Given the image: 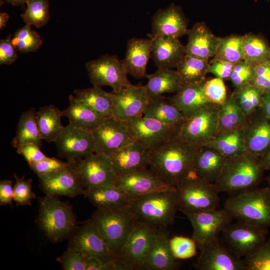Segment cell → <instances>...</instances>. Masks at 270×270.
Segmentation results:
<instances>
[{
  "label": "cell",
  "mask_w": 270,
  "mask_h": 270,
  "mask_svg": "<svg viewBox=\"0 0 270 270\" xmlns=\"http://www.w3.org/2000/svg\"><path fill=\"white\" fill-rule=\"evenodd\" d=\"M198 148L178 136L150 151L148 168L166 184L176 188L194 174Z\"/></svg>",
  "instance_id": "obj_1"
},
{
  "label": "cell",
  "mask_w": 270,
  "mask_h": 270,
  "mask_svg": "<svg viewBox=\"0 0 270 270\" xmlns=\"http://www.w3.org/2000/svg\"><path fill=\"white\" fill-rule=\"evenodd\" d=\"M265 171L260 158L246 150L227 158L214 184L219 193L232 194L258 187L264 178Z\"/></svg>",
  "instance_id": "obj_2"
},
{
  "label": "cell",
  "mask_w": 270,
  "mask_h": 270,
  "mask_svg": "<svg viewBox=\"0 0 270 270\" xmlns=\"http://www.w3.org/2000/svg\"><path fill=\"white\" fill-rule=\"evenodd\" d=\"M224 208L237 221L268 228L270 188L258 186L230 194Z\"/></svg>",
  "instance_id": "obj_3"
},
{
  "label": "cell",
  "mask_w": 270,
  "mask_h": 270,
  "mask_svg": "<svg viewBox=\"0 0 270 270\" xmlns=\"http://www.w3.org/2000/svg\"><path fill=\"white\" fill-rule=\"evenodd\" d=\"M130 210L138 219L158 228H167L178 210L176 188L135 197Z\"/></svg>",
  "instance_id": "obj_4"
},
{
  "label": "cell",
  "mask_w": 270,
  "mask_h": 270,
  "mask_svg": "<svg viewBox=\"0 0 270 270\" xmlns=\"http://www.w3.org/2000/svg\"><path fill=\"white\" fill-rule=\"evenodd\" d=\"M38 202L37 222L48 239L56 243L69 238L76 228L72 206L48 195L39 198Z\"/></svg>",
  "instance_id": "obj_5"
},
{
  "label": "cell",
  "mask_w": 270,
  "mask_h": 270,
  "mask_svg": "<svg viewBox=\"0 0 270 270\" xmlns=\"http://www.w3.org/2000/svg\"><path fill=\"white\" fill-rule=\"evenodd\" d=\"M90 219L110 250L118 258L138 220L136 216L130 209L97 208Z\"/></svg>",
  "instance_id": "obj_6"
},
{
  "label": "cell",
  "mask_w": 270,
  "mask_h": 270,
  "mask_svg": "<svg viewBox=\"0 0 270 270\" xmlns=\"http://www.w3.org/2000/svg\"><path fill=\"white\" fill-rule=\"evenodd\" d=\"M178 210L182 213L198 212L218 206L219 192L214 184L196 176H188L176 188Z\"/></svg>",
  "instance_id": "obj_7"
},
{
  "label": "cell",
  "mask_w": 270,
  "mask_h": 270,
  "mask_svg": "<svg viewBox=\"0 0 270 270\" xmlns=\"http://www.w3.org/2000/svg\"><path fill=\"white\" fill-rule=\"evenodd\" d=\"M183 122L166 124L142 115L124 122L132 140L150 150L179 136Z\"/></svg>",
  "instance_id": "obj_8"
},
{
  "label": "cell",
  "mask_w": 270,
  "mask_h": 270,
  "mask_svg": "<svg viewBox=\"0 0 270 270\" xmlns=\"http://www.w3.org/2000/svg\"><path fill=\"white\" fill-rule=\"evenodd\" d=\"M158 228L138 219L118 258L126 270H140L156 238Z\"/></svg>",
  "instance_id": "obj_9"
},
{
  "label": "cell",
  "mask_w": 270,
  "mask_h": 270,
  "mask_svg": "<svg viewBox=\"0 0 270 270\" xmlns=\"http://www.w3.org/2000/svg\"><path fill=\"white\" fill-rule=\"evenodd\" d=\"M220 106L211 104L184 120L180 137L191 145L199 147L213 140L219 133Z\"/></svg>",
  "instance_id": "obj_10"
},
{
  "label": "cell",
  "mask_w": 270,
  "mask_h": 270,
  "mask_svg": "<svg viewBox=\"0 0 270 270\" xmlns=\"http://www.w3.org/2000/svg\"><path fill=\"white\" fill-rule=\"evenodd\" d=\"M224 243L238 258H242L256 251L268 238V228L237 221L222 230Z\"/></svg>",
  "instance_id": "obj_11"
},
{
  "label": "cell",
  "mask_w": 270,
  "mask_h": 270,
  "mask_svg": "<svg viewBox=\"0 0 270 270\" xmlns=\"http://www.w3.org/2000/svg\"><path fill=\"white\" fill-rule=\"evenodd\" d=\"M86 68L94 86H110L116 92L132 84L124 64L115 56L104 55L90 60Z\"/></svg>",
  "instance_id": "obj_12"
},
{
  "label": "cell",
  "mask_w": 270,
  "mask_h": 270,
  "mask_svg": "<svg viewBox=\"0 0 270 270\" xmlns=\"http://www.w3.org/2000/svg\"><path fill=\"white\" fill-rule=\"evenodd\" d=\"M184 214L193 228L192 238L200 250L218 238L219 233L234 219L224 208Z\"/></svg>",
  "instance_id": "obj_13"
},
{
  "label": "cell",
  "mask_w": 270,
  "mask_h": 270,
  "mask_svg": "<svg viewBox=\"0 0 270 270\" xmlns=\"http://www.w3.org/2000/svg\"><path fill=\"white\" fill-rule=\"evenodd\" d=\"M68 248L87 257L106 262L118 261L90 218L76 228L69 237Z\"/></svg>",
  "instance_id": "obj_14"
},
{
  "label": "cell",
  "mask_w": 270,
  "mask_h": 270,
  "mask_svg": "<svg viewBox=\"0 0 270 270\" xmlns=\"http://www.w3.org/2000/svg\"><path fill=\"white\" fill-rule=\"evenodd\" d=\"M69 162L64 168L38 176L40 188L46 195L74 197L84 194L78 162Z\"/></svg>",
  "instance_id": "obj_15"
},
{
  "label": "cell",
  "mask_w": 270,
  "mask_h": 270,
  "mask_svg": "<svg viewBox=\"0 0 270 270\" xmlns=\"http://www.w3.org/2000/svg\"><path fill=\"white\" fill-rule=\"evenodd\" d=\"M58 154L68 162H76L94 153L92 132L68 124L54 142Z\"/></svg>",
  "instance_id": "obj_16"
},
{
  "label": "cell",
  "mask_w": 270,
  "mask_h": 270,
  "mask_svg": "<svg viewBox=\"0 0 270 270\" xmlns=\"http://www.w3.org/2000/svg\"><path fill=\"white\" fill-rule=\"evenodd\" d=\"M194 268L198 270H246L244 260L236 257L219 238L200 250Z\"/></svg>",
  "instance_id": "obj_17"
},
{
  "label": "cell",
  "mask_w": 270,
  "mask_h": 270,
  "mask_svg": "<svg viewBox=\"0 0 270 270\" xmlns=\"http://www.w3.org/2000/svg\"><path fill=\"white\" fill-rule=\"evenodd\" d=\"M78 168L86 191L114 184L116 174L106 154L94 152L78 161Z\"/></svg>",
  "instance_id": "obj_18"
},
{
  "label": "cell",
  "mask_w": 270,
  "mask_h": 270,
  "mask_svg": "<svg viewBox=\"0 0 270 270\" xmlns=\"http://www.w3.org/2000/svg\"><path fill=\"white\" fill-rule=\"evenodd\" d=\"M112 93L113 118L123 122L142 116L150 101L145 86L132 84Z\"/></svg>",
  "instance_id": "obj_19"
},
{
  "label": "cell",
  "mask_w": 270,
  "mask_h": 270,
  "mask_svg": "<svg viewBox=\"0 0 270 270\" xmlns=\"http://www.w3.org/2000/svg\"><path fill=\"white\" fill-rule=\"evenodd\" d=\"M114 184L134 198L155 192L176 188L166 184L148 167L116 176Z\"/></svg>",
  "instance_id": "obj_20"
},
{
  "label": "cell",
  "mask_w": 270,
  "mask_h": 270,
  "mask_svg": "<svg viewBox=\"0 0 270 270\" xmlns=\"http://www.w3.org/2000/svg\"><path fill=\"white\" fill-rule=\"evenodd\" d=\"M92 134L94 152L108 156L132 142L126 124L114 118L105 119Z\"/></svg>",
  "instance_id": "obj_21"
},
{
  "label": "cell",
  "mask_w": 270,
  "mask_h": 270,
  "mask_svg": "<svg viewBox=\"0 0 270 270\" xmlns=\"http://www.w3.org/2000/svg\"><path fill=\"white\" fill-rule=\"evenodd\" d=\"M242 131L247 151L260 158L270 149V120L260 108L248 118Z\"/></svg>",
  "instance_id": "obj_22"
},
{
  "label": "cell",
  "mask_w": 270,
  "mask_h": 270,
  "mask_svg": "<svg viewBox=\"0 0 270 270\" xmlns=\"http://www.w3.org/2000/svg\"><path fill=\"white\" fill-rule=\"evenodd\" d=\"M188 20L180 6L172 4L165 9H159L152 20V34L179 38L188 34Z\"/></svg>",
  "instance_id": "obj_23"
},
{
  "label": "cell",
  "mask_w": 270,
  "mask_h": 270,
  "mask_svg": "<svg viewBox=\"0 0 270 270\" xmlns=\"http://www.w3.org/2000/svg\"><path fill=\"white\" fill-rule=\"evenodd\" d=\"M151 58L158 69L176 68L185 54L184 46L178 38L150 34Z\"/></svg>",
  "instance_id": "obj_24"
},
{
  "label": "cell",
  "mask_w": 270,
  "mask_h": 270,
  "mask_svg": "<svg viewBox=\"0 0 270 270\" xmlns=\"http://www.w3.org/2000/svg\"><path fill=\"white\" fill-rule=\"evenodd\" d=\"M167 228H159L156 238L140 270H176L179 262L170 246Z\"/></svg>",
  "instance_id": "obj_25"
},
{
  "label": "cell",
  "mask_w": 270,
  "mask_h": 270,
  "mask_svg": "<svg viewBox=\"0 0 270 270\" xmlns=\"http://www.w3.org/2000/svg\"><path fill=\"white\" fill-rule=\"evenodd\" d=\"M185 54L208 60L214 56L220 38L214 35L204 22H198L188 30Z\"/></svg>",
  "instance_id": "obj_26"
},
{
  "label": "cell",
  "mask_w": 270,
  "mask_h": 270,
  "mask_svg": "<svg viewBox=\"0 0 270 270\" xmlns=\"http://www.w3.org/2000/svg\"><path fill=\"white\" fill-rule=\"evenodd\" d=\"M150 151L132 142L113 152L109 156L116 176L148 167Z\"/></svg>",
  "instance_id": "obj_27"
},
{
  "label": "cell",
  "mask_w": 270,
  "mask_h": 270,
  "mask_svg": "<svg viewBox=\"0 0 270 270\" xmlns=\"http://www.w3.org/2000/svg\"><path fill=\"white\" fill-rule=\"evenodd\" d=\"M151 46L150 38H132L128 40L126 56L122 61L128 74L137 79L146 77V67L151 57Z\"/></svg>",
  "instance_id": "obj_28"
},
{
  "label": "cell",
  "mask_w": 270,
  "mask_h": 270,
  "mask_svg": "<svg viewBox=\"0 0 270 270\" xmlns=\"http://www.w3.org/2000/svg\"><path fill=\"white\" fill-rule=\"evenodd\" d=\"M206 80L182 85L173 96L170 98L185 118L212 104L204 94V86Z\"/></svg>",
  "instance_id": "obj_29"
},
{
  "label": "cell",
  "mask_w": 270,
  "mask_h": 270,
  "mask_svg": "<svg viewBox=\"0 0 270 270\" xmlns=\"http://www.w3.org/2000/svg\"><path fill=\"white\" fill-rule=\"evenodd\" d=\"M84 195L97 208L112 210L130 209L134 198L114 184L87 190Z\"/></svg>",
  "instance_id": "obj_30"
},
{
  "label": "cell",
  "mask_w": 270,
  "mask_h": 270,
  "mask_svg": "<svg viewBox=\"0 0 270 270\" xmlns=\"http://www.w3.org/2000/svg\"><path fill=\"white\" fill-rule=\"evenodd\" d=\"M227 158L212 147L206 145L199 146L194 160V174L206 182L214 184Z\"/></svg>",
  "instance_id": "obj_31"
},
{
  "label": "cell",
  "mask_w": 270,
  "mask_h": 270,
  "mask_svg": "<svg viewBox=\"0 0 270 270\" xmlns=\"http://www.w3.org/2000/svg\"><path fill=\"white\" fill-rule=\"evenodd\" d=\"M69 105L62 110L63 116L68 118L69 124L84 130L92 132L105 119L92 110L74 96H69Z\"/></svg>",
  "instance_id": "obj_32"
},
{
  "label": "cell",
  "mask_w": 270,
  "mask_h": 270,
  "mask_svg": "<svg viewBox=\"0 0 270 270\" xmlns=\"http://www.w3.org/2000/svg\"><path fill=\"white\" fill-rule=\"evenodd\" d=\"M145 86L150 100L164 93H176L182 86L181 78L172 68L158 69L154 73L147 74Z\"/></svg>",
  "instance_id": "obj_33"
},
{
  "label": "cell",
  "mask_w": 270,
  "mask_h": 270,
  "mask_svg": "<svg viewBox=\"0 0 270 270\" xmlns=\"http://www.w3.org/2000/svg\"><path fill=\"white\" fill-rule=\"evenodd\" d=\"M74 96L84 103L92 110L104 118H113L112 93L103 90L101 86L76 89Z\"/></svg>",
  "instance_id": "obj_34"
},
{
  "label": "cell",
  "mask_w": 270,
  "mask_h": 270,
  "mask_svg": "<svg viewBox=\"0 0 270 270\" xmlns=\"http://www.w3.org/2000/svg\"><path fill=\"white\" fill-rule=\"evenodd\" d=\"M62 116V111L52 104L42 106L36 112V123L42 140L54 142L64 128L61 123Z\"/></svg>",
  "instance_id": "obj_35"
},
{
  "label": "cell",
  "mask_w": 270,
  "mask_h": 270,
  "mask_svg": "<svg viewBox=\"0 0 270 270\" xmlns=\"http://www.w3.org/2000/svg\"><path fill=\"white\" fill-rule=\"evenodd\" d=\"M42 141L36 123L35 109L32 108L24 111L19 118L12 146L17 148L22 144L31 143L40 148Z\"/></svg>",
  "instance_id": "obj_36"
},
{
  "label": "cell",
  "mask_w": 270,
  "mask_h": 270,
  "mask_svg": "<svg viewBox=\"0 0 270 270\" xmlns=\"http://www.w3.org/2000/svg\"><path fill=\"white\" fill-rule=\"evenodd\" d=\"M142 116L156 119L166 124L182 122L186 118L170 98L162 95L150 101Z\"/></svg>",
  "instance_id": "obj_37"
},
{
  "label": "cell",
  "mask_w": 270,
  "mask_h": 270,
  "mask_svg": "<svg viewBox=\"0 0 270 270\" xmlns=\"http://www.w3.org/2000/svg\"><path fill=\"white\" fill-rule=\"evenodd\" d=\"M248 118L232 94L220 106L218 112L219 133L242 129Z\"/></svg>",
  "instance_id": "obj_38"
},
{
  "label": "cell",
  "mask_w": 270,
  "mask_h": 270,
  "mask_svg": "<svg viewBox=\"0 0 270 270\" xmlns=\"http://www.w3.org/2000/svg\"><path fill=\"white\" fill-rule=\"evenodd\" d=\"M206 146L216 150L226 158L246 151L242 129L218 133L213 140Z\"/></svg>",
  "instance_id": "obj_39"
},
{
  "label": "cell",
  "mask_w": 270,
  "mask_h": 270,
  "mask_svg": "<svg viewBox=\"0 0 270 270\" xmlns=\"http://www.w3.org/2000/svg\"><path fill=\"white\" fill-rule=\"evenodd\" d=\"M270 58V46L263 36L252 32L244 36V60L254 66Z\"/></svg>",
  "instance_id": "obj_40"
},
{
  "label": "cell",
  "mask_w": 270,
  "mask_h": 270,
  "mask_svg": "<svg viewBox=\"0 0 270 270\" xmlns=\"http://www.w3.org/2000/svg\"><path fill=\"white\" fill-rule=\"evenodd\" d=\"M209 64L185 54L178 63L176 70L180 74L182 85L200 82L206 80Z\"/></svg>",
  "instance_id": "obj_41"
},
{
  "label": "cell",
  "mask_w": 270,
  "mask_h": 270,
  "mask_svg": "<svg viewBox=\"0 0 270 270\" xmlns=\"http://www.w3.org/2000/svg\"><path fill=\"white\" fill-rule=\"evenodd\" d=\"M232 96L248 118L260 108L263 94L250 84L235 88Z\"/></svg>",
  "instance_id": "obj_42"
},
{
  "label": "cell",
  "mask_w": 270,
  "mask_h": 270,
  "mask_svg": "<svg viewBox=\"0 0 270 270\" xmlns=\"http://www.w3.org/2000/svg\"><path fill=\"white\" fill-rule=\"evenodd\" d=\"M244 36L220 38L214 58L236 64L243 60Z\"/></svg>",
  "instance_id": "obj_43"
},
{
  "label": "cell",
  "mask_w": 270,
  "mask_h": 270,
  "mask_svg": "<svg viewBox=\"0 0 270 270\" xmlns=\"http://www.w3.org/2000/svg\"><path fill=\"white\" fill-rule=\"evenodd\" d=\"M20 16L26 24L41 28L48 23L50 18L48 0H28Z\"/></svg>",
  "instance_id": "obj_44"
},
{
  "label": "cell",
  "mask_w": 270,
  "mask_h": 270,
  "mask_svg": "<svg viewBox=\"0 0 270 270\" xmlns=\"http://www.w3.org/2000/svg\"><path fill=\"white\" fill-rule=\"evenodd\" d=\"M12 42L17 51L22 53L36 52L42 44L40 36L27 24L15 32Z\"/></svg>",
  "instance_id": "obj_45"
},
{
  "label": "cell",
  "mask_w": 270,
  "mask_h": 270,
  "mask_svg": "<svg viewBox=\"0 0 270 270\" xmlns=\"http://www.w3.org/2000/svg\"><path fill=\"white\" fill-rule=\"evenodd\" d=\"M243 260L246 270H270V237L256 251Z\"/></svg>",
  "instance_id": "obj_46"
},
{
  "label": "cell",
  "mask_w": 270,
  "mask_h": 270,
  "mask_svg": "<svg viewBox=\"0 0 270 270\" xmlns=\"http://www.w3.org/2000/svg\"><path fill=\"white\" fill-rule=\"evenodd\" d=\"M170 246L174 256L178 260L190 258L197 253V244L192 238L174 236L170 238Z\"/></svg>",
  "instance_id": "obj_47"
},
{
  "label": "cell",
  "mask_w": 270,
  "mask_h": 270,
  "mask_svg": "<svg viewBox=\"0 0 270 270\" xmlns=\"http://www.w3.org/2000/svg\"><path fill=\"white\" fill-rule=\"evenodd\" d=\"M14 177L16 183L14 186V200L17 206H29L32 199L36 198L32 190V179L25 180L24 176L20 178L16 174Z\"/></svg>",
  "instance_id": "obj_48"
},
{
  "label": "cell",
  "mask_w": 270,
  "mask_h": 270,
  "mask_svg": "<svg viewBox=\"0 0 270 270\" xmlns=\"http://www.w3.org/2000/svg\"><path fill=\"white\" fill-rule=\"evenodd\" d=\"M204 90L207 99L213 104L220 106L228 97L224 80L218 78L206 80Z\"/></svg>",
  "instance_id": "obj_49"
},
{
  "label": "cell",
  "mask_w": 270,
  "mask_h": 270,
  "mask_svg": "<svg viewBox=\"0 0 270 270\" xmlns=\"http://www.w3.org/2000/svg\"><path fill=\"white\" fill-rule=\"evenodd\" d=\"M262 94L270 92V58L254 66L250 83Z\"/></svg>",
  "instance_id": "obj_50"
},
{
  "label": "cell",
  "mask_w": 270,
  "mask_h": 270,
  "mask_svg": "<svg viewBox=\"0 0 270 270\" xmlns=\"http://www.w3.org/2000/svg\"><path fill=\"white\" fill-rule=\"evenodd\" d=\"M254 66L244 60L236 63L230 78L234 88L250 83L254 76Z\"/></svg>",
  "instance_id": "obj_51"
},
{
  "label": "cell",
  "mask_w": 270,
  "mask_h": 270,
  "mask_svg": "<svg viewBox=\"0 0 270 270\" xmlns=\"http://www.w3.org/2000/svg\"><path fill=\"white\" fill-rule=\"evenodd\" d=\"M57 260L65 270H86L84 256L69 248Z\"/></svg>",
  "instance_id": "obj_52"
},
{
  "label": "cell",
  "mask_w": 270,
  "mask_h": 270,
  "mask_svg": "<svg viewBox=\"0 0 270 270\" xmlns=\"http://www.w3.org/2000/svg\"><path fill=\"white\" fill-rule=\"evenodd\" d=\"M69 162H64L52 158H48L42 160L34 162L30 168L38 176L50 173L68 166Z\"/></svg>",
  "instance_id": "obj_53"
},
{
  "label": "cell",
  "mask_w": 270,
  "mask_h": 270,
  "mask_svg": "<svg viewBox=\"0 0 270 270\" xmlns=\"http://www.w3.org/2000/svg\"><path fill=\"white\" fill-rule=\"evenodd\" d=\"M40 148L34 144H26L17 148L16 152L24 158L30 166L34 162L48 158L40 150Z\"/></svg>",
  "instance_id": "obj_54"
},
{
  "label": "cell",
  "mask_w": 270,
  "mask_h": 270,
  "mask_svg": "<svg viewBox=\"0 0 270 270\" xmlns=\"http://www.w3.org/2000/svg\"><path fill=\"white\" fill-rule=\"evenodd\" d=\"M235 64L214 58L209 64L208 74L223 80H230Z\"/></svg>",
  "instance_id": "obj_55"
},
{
  "label": "cell",
  "mask_w": 270,
  "mask_h": 270,
  "mask_svg": "<svg viewBox=\"0 0 270 270\" xmlns=\"http://www.w3.org/2000/svg\"><path fill=\"white\" fill-rule=\"evenodd\" d=\"M86 270H126L118 260L106 262L94 257L84 256Z\"/></svg>",
  "instance_id": "obj_56"
},
{
  "label": "cell",
  "mask_w": 270,
  "mask_h": 270,
  "mask_svg": "<svg viewBox=\"0 0 270 270\" xmlns=\"http://www.w3.org/2000/svg\"><path fill=\"white\" fill-rule=\"evenodd\" d=\"M18 58L17 50L12 42V36L0 40V64L10 65Z\"/></svg>",
  "instance_id": "obj_57"
},
{
  "label": "cell",
  "mask_w": 270,
  "mask_h": 270,
  "mask_svg": "<svg viewBox=\"0 0 270 270\" xmlns=\"http://www.w3.org/2000/svg\"><path fill=\"white\" fill-rule=\"evenodd\" d=\"M14 200V188L10 180H1L0 182V204L11 205Z\"/></svg>",
  "instance_id": "obj_58"
},
{
  "label": "cell",
  "mask_w": 270,
  "mask_h": 270,
  "mask_svg": "<svg viewBox=\"0 0 270 270\" xmlns=\"http://www.w3.org/2000/svg\"><path fill=\"white\" fill-rule=\"evenodd\" d=\"M260 109L270 120V92L263 94V100Z\"/></svg>",
  "instance_id": "obj_59"
},
{
  "label": "cell",
  "mask_w": 270,
  "mask_h": 270,
  "mask_svg": "<svg viewBox=\"0 0 270 270\" xmlns=\"http://www.w3.org/2000/svg\"><path fill=\"white\" fill-rule=\"evenodd\" d=\"M260 160L265 170L270 172V149L260 158Z\"/></svg>",
  "instance_id": "obj_60"
},
{
  "label": "cell",
  "mask_w": 270,
  "mask_h": 270,
  "mask_svg": "<svg viewBox=\"0 0 270 270\" xmlns=\"http://www.w3.org/2000/svg\"><path fill=\"white\" fill-rule=\"evenodd\" d=\"M9 18V15L5 12L0 13V29L2 30L6 25Z\"/></svg>",
  "instance_id": "obj_61"
},
{
  "label": "cell",
  "mask_w": 270,
  "mask_h": 270,
  "mask_svg": "<svg viewBox=\"0 0 270 270\" xmlns=\"http://www.w3.org/2000/svg\"><path fill=\"white\" fill-rule=\"evenodd\" d=\"M28 0H5L6 2L16 6H24Z\"/></svg>",
  "instance_id": "obj_62"
},
{
  "label": "cell",
  "mask_w": 270,
  "mask_h": 270,
  "mask_svg": "<svg viewBox=\"0 0 270 270\" xmlns=\"http://www.w3.org/2000/svg\"><path fill=\"white\" fill-rule=\"evenodd\" d=\"M264 180L268 184V186L270 188V174L264 178Z\"/></svg>",
  "instance_id": "obj_63"
}]
</instances>
